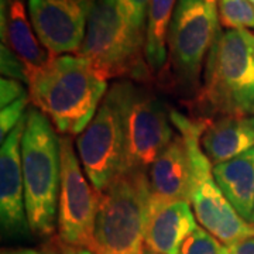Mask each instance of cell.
Returning <instances> with one entry per match:
<instances>
[{"label":"cell","instance_id":"cb8c5ba5","mask_svg":"<svg viewBox=\"0 0 254 254\" xmlns=\"http://www.w3.org/2000/svg\"><path fill=\"white\" fill-rule=\"evenodd\" d=\"M0 53H1L0 63H1V73H3V76L27 83L26 66H24V64L18 60L17 55L14 54L6 44H1Z\"/></svg>","mask_w":254,"mask_h":254},{"label":"cell","instance_id":"3957f363","mask_svg":"<svg viewBox=\"0 0 254 254\" xmlns=\"http://www.w3.org/2000/svg\"><path fill=\"white\" fill-rule=\"evenodd\" d=\"M198 92L203 112L254 116V34L250 30L219 33L209 51L203 86Z\"/></svg>","mask_w":254,"mask_h":254},{"label":"cell","instance_id":"9a60e30c","mask_svg":"<svg viewBox=\"0 0 254 254\" xmlns=\"http://www.w3.org/2000/svg\"><path fill=\"white\" fill-rule=\"evenodd\" d=\"M1 44H6L24 64L27 71V85L38 73L53 55L38 40L23 0H1Z\"/></svg>","mask_w":254,"mask_h":254},{"label":"cell","instance_id":"52a82bcc","mask_svg":"<svg viewBox=\"0 0 254 254\" xmlns=\"http://www.w3.org/2000/svg\"><path fill=\"white\" fill-rule=\"evenodd\" d=\"M118 91L125 127L122 171H147L175 136L171 112L153 92L130 81L113 83Z\"/></svg>","mask_w":254,"mask_h":254},{"label":"cell","instance_id":"6da1fadb","mask_svg":"<svg viewBox=\"0 0 254 254\" xmlns=\"http://www.w3.org/2000/svg\"><path fill=\"white\" fill-rule=\"evenodd\" d=\"M108 81L81 55L53 57L28 82L33 105L64 136L81 134L106 96Z\"/></svg>","mask_w":254,"mask_h":254},{"label":"cell","instance_id":"30bf717a","mask_svg":"<svg viewBox=\"0 0 254 254\" xmlns=\"http://www.w3.org/2000/svg\"><path fill=\"white\" fill-rule=\"evenodd\" d=\"M61 185L58 196V239L69 246L93 247L98 190L85 178L72 140L60 137Z\"/></svg>","mask_w":254,"mask_h":254},{"label":"cell","instance_id":"f546056e","mask_svg":"<svg viewBox=\"0 0 254 254\" xmlns=\"http://www.w3.org/2000/svg\"><path fill=\"white\" fill-rule=\"evenodd\" d=\"M249 1H250V3H252V4L254 6V0H249Z\"/></svg>","mask_w":254,"mask_h":254},{"label":"cell","instance_id":"484cf974","mask_svg":"<svg viewBox=\"0 0 254 254\" xmlns=\"http://www.w3.org/2000/svg\"><path fill=\"white\" fill-rule=\"evenodd\" d=\"M222 254H254V236L237 240L232 245H223Z\"/></svg>","mask_w":254,"mask_h":254},{"label":"cell","instance_id":"4fadbf2b","mask_svg":"<svg viewBox=\"0 0 254 254\" xmlns=\"http://www.w3.org/2000/svg\"><path fill=\"white\" fill-rule=\"evenodd\" d=\"M153 202L190 200V161L184 137L177 131L147 170Z\"/></svg>","mask_w":254,"mask_h":254},{"label":"cell","instance_id":"d6986e66","mask_svg":"<svg viewBox=\"0 0 254 254\" xmlns=\"http://www.w3.org/2000/svg\"><path fill=\"white\" fill-rule=\"evenodd\" d=\"M218 10L219 23L227 30H254V6L249 0H219Z\"/></svg>","mask_w":254,"mask_h":254},{"label":"cell","instance_id":"ac0fdd59","mask_svg":"<svg viewBox=\"0 0 254 254\" xmlns=\"http://www.w3.org/2000/svg\"><path fill=\"white\" fill-rule=\"evenodd\" d=\"M178 0H151L145 27V61L151 72H161L168 61V33Z\"/></svg>","mask_w":254,"mask_h":254},{"label":"cell","instance_id":"d4e9b609","mask_svg":"<svg viewBox=\"0 0 254 254\" xmlns=\"http://www.w3.org/2000/svg\"><path fill=\"white\" fill-rule=\"evenodd\" d=\"M0 91H1V93H0L1 109L27 95L21 82L16 81V79H10V78H4V76L0 81Z\"/></svg>","mask_w":254,"mask_h":254},{"label":"cell","instance_id":"603a6c76","mask_svg":"<svg viewBox=\"0 0 254 254\" xmlns=\"http://www.w3.org/2000/svg\"><path fill=\"white\" fill-rule=\"evenodd\" d=\"M128 21L138 30L145 33L147 17L151 0H116Z\"/></svg>","mask_w":254,"mask_h":254},{"label":"cell","instance_id":"e0dca14e","mask_svg":"<svg viewBox=\"0 0 254 254\" xmlns=\"http://www.w3.org/2000/svg\"><path fill=\"white\" fill-rule=\"evenodd\" d=\"M213 177L235 210L252 223L254 212V147L230 161L213 165Z\"/></svg>","mask_w":254,"mask_h":254},{"label":"cell","instance_id":"9c48e42d","mask_svg":"<svg viewBox=\"0 0 254 254\" xmlns=\"http://www.w3.org/2000/svg\"><path fill=\"white\" fill-rule=\"evenodd\" d=\"M82 168L95 190H103L123 170L125 127L118 91L112 86L91 123L76 137Z\"/></svg>","mask_w":254,"mask_h":254},{"label":"cell","instance_id":"ffe728a7","mask_svg":"<svg viewBox=\"0 0 254 254\" xmlns=\"http://www.w3.org/2000/svg\"><path fill=\"white\" fill-rule=\"evenodd\" d=\"M223 245L218 239L208 233L205 229L198 227L185 239L180 249V254H222Z\"/></svg>","mask_w":254,"mask_h":254},{"label":"cell","instance_id":"7c38bea8","mask_svg":"<svg viewBox=\"0 0 254 254\" xmlns=\"http://www.w3.org/2000/svg\"><path fill=\"white\" fill-rule=\"evenodd\" d=\"M26 127V116L6 140L0 151V219L4 236H23L30 225L26 213L24 180L21 167V138Z\"/></svg>","mask_w":254,"mask_h":254},{"label":"cell","instance_id":"277c9868","mask_svg":"<svg viewBox=\"0 0 254 254\" xmlns=\"http://www.w3.org/2000/svg\"><path fill=\"white\" fill-rule=\"evenodd\" d=\"M151 190L147 171H122L98 192L95 254H137L144 246Z\"/></svg>","mask_w":254,"mask_h":254},{"label":"cell","instance_id":"83f0119b","mask_svg":"<svg viewBox=\"0 0 254 254\" xmlns=\"http://www.w3.org/2000/svg\"><path fill=\"white\" fill-rule=\"evenodd\" d=\"M137 254H163V253H158V252L153 250L151 247H148V246L144 245L143 247H141V250H140Z\"/></svg>","mask_w":254,"mask_h":254},{"label":"cell","instance_id":"4316f807","mask_svg":"<svg viewBox=\"0 0 254 254\" xmlns=\"http://www.w3.org/2000/svg\"><path fill=\"white\" fill-rule=\"evenodd\" d=\"M203 3L208 6L209 11L212 13V16L219 20V10H218V3L219 0H203Z\"/></svg>","mask_w":254,"mask_h":254},{"label":"cell","instance_id":"7a4b0ae2","mask_svg":"<svg viewBox=\"0 0 254 254\" xmlns=\"http://www.w3.org/2000/svg\"><path fill=\"white\" fill-rule=\"evenodd\" d=\"M21 167L30 232L40 237L53 236L58 220L61 185L60 137L50 119L36 108L26 113Z\"/></svg>","mask_w":254,"mask_h":254},{"label":"cell","instance_id":"8992f818","mask_svg":"<svg viewBox=\"0 0 254 254\" xmlns=\"http://www.w3.org/2000/svg\"><path fill=\"white\" fill-rule=\"evenodd\" d=\"M144 48L145 33L128 21L116 0H93L78 55L86 58L103 79L148 76Z\"/></svg>","mask_w":254,"mask_h":254},{"label":"cell","instance_id":"2e32d148","mask_svg":"<svg viewBox=\"0 0 254 254\" xmlns=\"http://www.w3.org/2000/svg\"><path fill=\"white\" fill-rule=\"evenodd\" d=\"M200 145L213 165L226 163L254 147V116H220L210 122Z\"/></svg>","mask_w":254,"mask_h":254},{"label":"cell","instance_id":"44dd1931","mask_svg":"<svg viewBox=\"0 0 254 254\" xmlns=\"http://www.w3.org/2000/svg\"><path fill=\"white\" fill-rule=\"evenodd\" d=\"M28 100H30V96L26 95L1 109V113H0V140H1V143L13 131V128L20 123V120L26 116Z\"/></svg>","mask_w":254,"mask_h":254},{"label":"cell","instance_id":"f1b7e54d","mask_svg":"<svg viewBox=\"0 0 254 254\" xmlns=\"http://www.w3.org/2000/svg\"><path fill=\"white\" fill-rule=\"evenodd\" d=\"M252 223L254 225V212H253V218H252Z\"/></svg>","mask_w":254,"mask_h":254},{"label":"cell","instance_id":"8fae6325","mask_svg":"<svg viewBox=\"0 0 254 254\" xmlns=\"http://www.w3.org/2000/svg\"><path fill=\"white\" fill-rule=\"evenodd\" d=\"M93 0H28L38 40L53 57L79 54Z\"/></svg>","mask_w":254,"mask_h":254},{"label":"cell","instance_id":"7402d4cb","mask_svg":"<svg viewBox=\"0 0 254 254\" xmlns=\"http://www.w3.org/2000/svg\"><path fill=\"white\" fill-rule=\"evenodd\" d=\"M1 254H95L91 249L69 246L61 242L58 237L51 240L50 243L43 246L41 249H7Z\"/></svg>","mask_w":254,"mask_h":254},{"label":"cell","instance_id":"5bb4252c","mask_svg":"<svg viewBox=\"0 0 254 254\" xmlns=\"http://www.w3.org/2000/svg\"><path fill=\"white\" fill-rule=\"evenodd\" d=\"M190 200L150 202L144 245L163 254H180L185 239L198 225Z\"/></svg>","mask_w":254,"mask_h":254},{"label":"cell","instance_id":"ba28073f","mask_svg":"<svg viewBox=\"0 0 254 254\" xmlns=\"http://www.w3.org/2000/svg\"><path fill=\"white\" fill-rule=\"evenodd\" d=\"M219 24L203 0H178L168 33V58L174 82L184 93L199 88L203 61L220 33Z\"/></svg>","mask_w":254,"mask_h":254},{"label":"cell","instance_id":"5b68a950","mask_svg":"<svg viewBox=\"0 0 254 254\" xmlns=\"http://www.w3.org/2000/svg\"><path fill=\"white\" fill-rule=\"evenodd\" d=\"M171 122L184 137L190 161V202L200 226L223 245L254 236V225L249 223L230 205L213 177L212 163L202 150L200 137L208 126L205 118L190 119L171 110Z\"/></svg>","mask_w":254,"mask_h":254}]
</instances>
